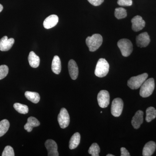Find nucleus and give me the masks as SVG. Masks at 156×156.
Listing matches in <instances>:
<instances>
[{"instance_id": "nucleus-1", "label": "nucleus", "mask_w": 156, "mask_h": 156, "mask_svg": "<svg viewBox=\"0 0 156 156\" xmlns=\"http://www.w3.org/2000/svg\"><path fill=\"white\" fill-rule=\"evenodd\" d=\"M102 42L103 38L99 34H95L92 36L87 37L86 39V44L91 52L98 50L102 44Z\"/></svg>"}, {"instance_id": "nucleus-2", "label": "nucleus", "mask_w": 156, "mask_h": 156, "mask_svg": "<svg viewBox=\"0 0 156 156\" xmlns=\"http://www.w3.org/2000/svg\"><path fill=\"white\" fill-rule=\"evenodd\" d=\"M154 88V80L153 78L148 79L140 87V95L143 98L149 97L152 94Z\"/></svg>"}, {"instance_id": "nucleus-3", "label": "nucleus", "mask_w": 156, "mask_h": 156, "mask_svg": "<svg viewBox=\"0 0 156 156\" xmlns=\"http://www.w3.org/2000/svg\"><path fill=\"white\" fill-rule=\"evenodd\" d=\"M109 69V65L105 59L101 58L98 62L95 67V76L99 78L105 76L108 74Z\"/></svg>"}, {"instance_id": "nucleus-4", "label": "nucleus", "mask_w": 156, "mask_h": 156, "mask_svg": "<svg viewBox=\"0 0 156 156\" xmlns=\"http://www.w3.org/2000/svg\"><path fill=\"white\" fill-rule=\"evenodd\" d=\"M148 77L147 73L139 75L136 76L132 77L128 81V86L131 89H137L141 87V85Z\"/></svg>"}, {"instance_id": "nucleus-5", "label": "nucleus", "mask_w": 156, "mask_h": 156, "mask_svg": "<svg viewBox=\"0 0 156 156\" xmlns=\"http://www.w3.org/2000/svg\"><path fill=\"white\" fill-rule=\"evenodd\" d=\"M118 46L122 55L125 57L130 56L133 51V44L128 39H121L118 42Z\"/></svg>"}, {"instance_id": "nucleus-6", "label": "nucleus", "mask_w": 156, "mask_h": 156, "mask_svg": "<svg viewBox=\"0 0 156 156\" xmlns=\"http://www.w3.org/2000/svg\"><path fill=\"white\" fill-rule=\"evenodd\" d=\"M123 107L124 103L121 98H115L112 104V114L115 117H119L122 112Z\"/></svg>"}, {"instance_id": "nucleus-7", "label": "nucleus", "mask_w": 156, "mask_h": 156, "mask_svg": "<svg viewBox=\"0 0 156 156\" xmlns=\"http://www.w3.org/2000/svg\"><path fill=\"white\" fill-rule=\"evenodd\" d=\"M58 121L59 126L62 129L66 128L69 125V115L67 110L65 108H61L58 115Z\"/></svg>"}, {"instance_id": "nucleus-8", "label": "nucleus", "mask_w": 156, "mask_h": 156, "mask_svg": "<svg viewBox=\"0 0 156 156\" xmlns=\"http://www.w3.org/2000/svg\"><path fill=\"white\" fill-rule=\"evenodd\" d=\"M97 100L101 108H106L110 103V95L108 91L105 90L100 91L98 95Z\"/></svg>"}, {"instance_id": "nucleus-9", "label": "nucleus", "mask_w": 156, "mask_h": 156, "mask_svg": "<svg viewBox=\"0 0 156 156\" xmlns=\"http://www.w3.org/2000/svg\"><path fill=\"white\" fill-rule=\"evenodd\" d=\"M45 145L48 151V156H58V147L57 144L53 140H48L45 143Z\"/></svg>"}, {"instance_id": "nucleus-10", "label": "nucleus", "mask_w": 156, "mask_h": 156, "mask_svg": "<svg viewBox=\"0 0 156 156\" xmlns=\"http://www.w3.org/2000/svg\"><path fill=\"white\" fill-rule=\"evenodd\" d=\"M132 29L135 32L139 31L144 28L145 22L141 16L137 15L133 17L131 20Z\"/></svg>"}, {"instance_id": "nucleus-11", "label": "nucleus", "mask_w": 156, "mask_h": 156, "mask_svg": "<svg viewBox=\"0 0 156 156\" xmlns=\"http://www.w3.org/2000/svg\"><path fill=\"white\" fill-rule=\"evenodd\" d=\"M136 44L140 48H145L150 43V38L147 32L143 33L140 34L136 37Z\"/></svg>"}, {"instance_id": "nucleus-12", "label": "nucleus", "mask_w": 156, "mask_h": 156, "mask_svg": "<svg viewBox=\"0 0 156 156\" xmlns=\"http://www.w3.org/2000/svg\"><path fill=\"white\" fill-rule=\"evenodd\" d=\"M14 43V38L8 39V37L5 36L0 40V50L7 51L10 50Z\"/></svg>"}, {"instance_id": "nucleus-13", "label": "nucleus", "mask_w": 156, "mask_h": 156, "mask_svg": "<svg viewBox=\"0 0 156 156\" xmlns=\"http://www.w3.org/2000/svg\"><path fill=\"white\" fill-rule=\"evenodd\" d=\"M143 112L141 110L137 111L134 115L131 121V124L134 129H138L143 122Z\"/></svg>"}, {"instance_id": "nucleus-14", "label": "nucleus", "mask_w": 156, "mask_h": 156, "mask_svg": "<svg viewBox=\"0 0 156 156\" xmlns=\"http://www.w3.org/2000/svg\"><path fill=\"white\" fill-rule=\"evenodd\" d=\"M68 69L69 75L73 80H76L79 75V69L74 60L71 59L69 62Z\"/></svg>"}, {"instance_id": "nucleus-15", "label": "nucleus", "mask_w": 156, "mask_h": 156, "mask_svg": "<svg viewBox=\"0 0 156 156\" xmlns=\"http://www.w3.org/2000/svg\"><path fill=\"white\" fill-rule=\"evenodd\" d=\"M58 16L55 14H52L46 18L43 25L45 28L49 29L55 27L58 23Z\"/></svg>"}, {"instance_id": "nucleus-16", "label": "nucleus", "mask_w": 156, "mask_h": 156, "mask_svg": "<svg viewBox=\"0 0 156 156\" xmlns=\"http://www.w3.org/2000/svg\"><path fill=\"white\" fill-rule=\"evenodd\" d=\"M156 148L155 143L150 141L146 144L143 150V156H151L152 155Z\"/></svg>"}, {"instance_id": "nucleus-17", "label": "nucleus", "mask_w": 156, "mask_h": 156, "mask_svg": "<svg viewBox=\"0 0 156 156\" xmlns=\"http://www.w3.org/2000/svg\"><path fill=\"white\" fill-rule=\"evenodd\" d=\"M40 125V122L36 118L30 117L27 119V122L25 124L24 128L27 132H30L32 131L33 128L34 127H38Z\"/></svg>"}, {"instance_id": "nucleus-18", "label": "nucleus", "mask_w": 156, "mask_h": 156, "mask_svg": "<svg viewBox=\"0 0 156 156\" xmlns=\"http://www.w3.org/2000/svg\"><path fill=\"white\" fill-rule=\"evenodd\" d=\"M28 62L31 67L36 68L40 63V58L33 51H31L29 54Z\"/></svg>"}, {"instance_id": "nucleus-19", "label": "nucleus", "mask_w": 156, "mask_h": 156, "mask_svg": "<svg viewBox=\"0 0 156 156\" xmlns=\"http://www.w3.org/2000/svg\"><path fill=\"white\" fill-rule=\"evenodd\" d=\"M52 70L54 73L59 74L61 70V63L60 58L58 56L53 57L52 63Z\"/></svg>"}, {"instance_id": "nucleus-20", "label": "nucleus", "mask_w": 156, "mask_h": 156, "mask_svg": "<svg viewBox=\"0 0 156 156\" xmlns=\"http://www.w3.org/2000/svg\"><path fill=\"white\" fill-rule=\"evenodd\" d=\"M80 141V134L78 132L75 133L72 136L69 140V147L70 149L73 150L76 148L79 145Z\"/></svg>"}, {"instance_id": "nucleus-21", "label": "nucleus", "mask_w": 156, "mask_h": 156, "mask_svg": "<svg viewBox=\"0 0 156 156\" xmlns=\"http://www.w3.org/2000/svg\"><path fill=\"white\" fill-rule=\"evenodd\" d=\"M26 98L34 103H38L40 100V95L37 92L27 91L25 93Z\"/></svg>"}, {"instance_id": "nucleus-22", "label": "nucleus", "mask_w": 156, "mask_h": 156, "mask_svg": "<svg viewBox=\"0 0 156 156\" xmlns=\"http://www.w3.org/2000/svg\"><path fill=\"white\" fill-rule=\"evenodd\" d=\"M146 121L147 122H150L156 117V110L153 107H150L147 109Z\"/></svg>"}, {"instance_id": "nucleus-23", "label": "nucleus", "mask_w": 156, "mask_h": 156, "mask_svg": "<svg viewBox=\"0 0 156 156\" xmlns=\"http://www.w3.org/2000/svg\"><path fill=\"white\" fill-rule=\"evenodd\" d=\"M10 127V123L7 119L2 120L0 122V137L7 133Z\"/></svg>"}, {"instance_id": "nucleus-24", "label": "nucleus", "mask_w": 156, "mask_h": 156, "mask_svg": "<svg viewBox=\"0 0 156 156\" xmlns=\"http://www.w3.org/2000/svg\"><path fill=\"white\" fill-rule=\"evenodd\" d=\"M14 109L18 112L23 114H26L28 112V107L27 105H25L21 104L19 103L14 104Z\"/></svg>"}, {"instance_id": "nucleus-25", "label": "nucleus", "mask_w": 156, "mask_h": 156, "mask_svg": "<svg viewBox=\"0 0 156 156\" xmlns=\"http://www.w3.org/2000/svg\"><path fill=\"white\" fill-rule=\"evenodd\" d=\"M115 15L118 19H123L127 17V11L124 8H116L115 9Z\"/></svg>"}, {"instance_id": "nucleus-26", "label": "nucleus", "mask_w": 156, "mask_h": 156, "mask_svg": "<svg viewBox=\"0 0 156 156\" xmlns=\"http://www.w3.org/2000/svg\"><path fill=\"white\" fill-rule=\"evenodd\" d=\"M88 152L92 156H98L100 152V149L97 143L92 144L89 147Z\"/></svg>"}, {"instance_id": "nucleus-27", "label": "nucleus", "mask_w": 156, "mask_h": 156, "mask_svg": "<svg viewBox=\"0 0 156 156\" xmlns=\"http://www.w3.org/2000/svg\"><path fill=\"white\" fill-rule=\"evenodd\" d=\"M9 69L7 66L3 65L0 66V80H2L8 75Z\"/></svg>"}, {"instance_id": "nucleus-28", "label": "nucleus", "mask_w": 156, "mask_h": 156, "mask_svg": "<svg viewBox=\"0 0 156 156\" xmlns=\"http://www.w3.org/2000/svg\"><path fill=\"white\" fill-rule=\"evenodd\" d=\"M14 153L13 148L10 146H7L5 148L3 151L2 156H14Z\"/></svg>"}, {"instance_id": "nucleus-29", "label": "nucleus", "mask_w": 156, "mask_h": 156, "mask_svg": "<svg viewBox=\"0 0 156 156\" xmlns=\"http://www.w3.org/2000/svg\"><path fill=\"white\" fill-rule=\"evenodd\" d=\"M118 5L122 6H130L132 5V0H118Z\"/></svg>"}, {"instance_id": "nucleus-30", "label": "nucleus", "mask_w": 156, "mask_h": 156, "mask_svg": "<svg viewBox=\"0 0 156 156\" xmlns=\"http://www.w3.org/2000/svg\"><path fill=\"white\" fill-rule=\"evenodd\" d=\"M91 5L95 6L100 5L103 2L104 0H88Z\"/></svg>"}, {"instance_id": "nucleus-31", "label": "nucleus", "mask_w": 156, "mask_h": 156, "mask_svg": "<svg viewBox=\"0 0 156 156\" xmlns=\"http://www.w3.org/2000/svg\"><path fill=\"white\" fill-rule=\"evenodd\" d=\"M121 156H130V154L128 152V151L125 147H122L121 148Z\"/></svg>"}, {"instance_id": "nucleus-32", "label": "nucleus", "mask_w": 156, "mask_h": 156, "mask_svg": "<svg viewBox=\"0 0 156 156\" xmlns=\"http://www.w3.org/2000/svg\"><path fill=\"white\" fill-rule=\"evenodd\" d=\"M3 9V6H2V5H1V4H0V13H1V12H2V11Z\"/></svg>"}, {"instance_id": "nucleus-33", "label": "nucleus", "mask_w": 156, "mask_h": 156, "mask_svg": "<svg viewBox=\"0 0 156 156\" xmlns=\"http://www.w3.org/2000/svg\"><path fill=\"white\" fill-rule=\"evenodd\" d=\"M107 156H114V155L111 154H108L107 155Z\"/></svg>"}]
</instances>
